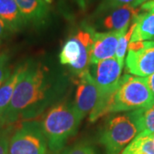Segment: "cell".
<instances>
[{
    "mask_svg": "<svg viewBox=\"0 0 154 154\" xmlns=\"http://www.w3.org/2000/svg\"><path fill=\"white\" fill-rule=\"evenodd\" d=\"M60 92L61 82L47 67L28 63L2 117L7 126L33 120L54 103Z\"/></svg>",
    "mask_w": 154,
    "mask_h": 154,
    "instance_id": "6da1fadb",
    "label": "cell"
},
{
    "mask_svg": "<svg viewBox=\"0 0 154 154\" xmlns=\"http://www.w3.org/2000/svg\"><path fill=\"white\" fill-rule=\"evenodd\" d=\"M82 120L74 104L63 102L53 105L41 122L50 150L60 152L67 140L77 132Z\"/></svg>",
    "mask_w": 154,
    "mask_h": 154,
    "instance_id": "7a4b0ae2",
    "label": "cell"
},
{
    "mask_svg": "<svg viewBox=\"0 0 154 154\" xmlns=\"http://www.w3.org/2000/svg\"><path fill=\"white\" fill-rule=\"evenodd\" d=\"M153 102L146 78L126 74L122 76L116 89L111 113L143 109Z\"/></svg>",
    "mask_w": 154,
    "mask_h": 154,
    "instance_id": "3957f363",
    "label": "cell"
},
{
    "mask_svg": "<svg viewBox=\"0 0 154 154\" xmlns=\"http://www.w3.org/2000/svg\"><path fill=\"white\" fill-rule=\"evenodd\" d=\"M138 134H140L139 128L132 111L108 118L99 136V141L106 154H120Z\"/></svg>",
    "mask_w": 154,
    "mask_h": 154,
    "instance_id": "277c9868",
    "label": "cell"
},
{
    "mask_svg": "<svg viewBox=\"0 0 154 154\" xmlns=\"http://www.w3.org/2000/svg\"><path fill=\"white\" fill-rule=\"evenodd\" d=\"M94 28L82 25L63 45L59 55L61 64L69 65L75 75L88 69L93 45Z\"/></svg>",
    "mask_w": 154,
    "mask_h": 154,
    "instance_id": "5b68a950",
    "label": "cell"
},
{
    "mask_svg": "<svg viewBox=\"0 0 154 154\" xmlns=\"http://www.w3.org/2000/svg\"><path fill=\"white\" fill-rule=\"evenodd\" d=\"M47 146L41 122L24 121L11 135L8 154H46Z\"/></svg>",
    "mask_w": 154,
    "mask_h": 154,
    "instance_id": "8992f818",
    "label": "cell"
},
{
    "mask_svg": "<svg viewBox=\"0 0 154 154\" xmlns=\"http://www.w3.org/2000/svg\"><path fill=\"white\" fill-rule=\"evenodd\" d=\"M126 70L133 75L147 77L154 73V40L130 42L128 48Z\"/></svg>",
    "mask_w": 154,
    "mask_h": 154,
    "instance_id": "52a82bcc",
    "label": "cell"
},
{
    "mask_svg": "<svg viewBox=\"0 0 154 154\" xmlns=\"http://www.w3.org/2000/svg\"><path fill=\"white\" fill-rule=\"evenodd\" d=\"M94 79L99 89V95L115 93L122 78V67L116 57L94 64Z\"/></svg>",
    "mask_w": 154,
    "mask_h": 154,
    "instance_id": "ba28073f",
    "label": "cell"
},
{
    "mask_svg": "<svg viewBox=\"0 0 154 154\" xmlns=\"http://www.w3.org/2000/svg\"><path fill=\"white\" fill-rule=\"evenodd\" d=\"M78 77L79 80L74 105L81 118L83 119L93 110L96 105L99 98V89L88 69L80 73Z\"/></svg>",
    "mask_w": 154,
    "mask_h": 154,
    "instance_id": "9c48e42d",
    "label": "cell"
},
{
    "mask_svg": "<svg viewBox=\"0 0 154 154\" xmlns=\"http://www.w3.org/2000/svg\"><path fill=\"white\" fill-rule=\"evenodd\" d=\"M128 29L122 31L107 32L94 31L93 34V45L90 55V63L96 64L100 61L115 57L119 38L123 33H126Z\"/></svg>",
    "mask_w": 154,
    "mask_h": 154,
    "instance_id": "30bf717a",
    "label": "cell"
},
{
    "mask_svg": "<svg viewBox=\"0 0 154 154\" xmlns=\"http://www.w3.org/2000/svg\"><path fill=\"white\" fill-rule=\"evenodd\" d=\"M139 11V7L134 8L131 5L116 8L105 14V17L100 22V26L107 31H122L128 29Z\"/></svg>",
    "mask_w": 154,
    "mask_h": 154,
    "instance_id": "8fae6325",
    "label": "cell"
},
{
    "mask_svg": "<svg viewBox=\"0 0 154 154\" xmlns=\"http://www.w3.org/2000/svg\"><path fill=\"white\" fill-rule=\"evenodd\" d=\"M15 2L27 25L40 26L47 21L50 15L47 0H15Z\"/></svg>",
    "mask_w": 154,
    "mask_h": 154,
    "instance_id": "7c38bea8",
    "label": "cell"
},
{
    "mask_svg": "<svg viewBox=\"0 0 154 154\" xmlns=\"http://www.w3.org/2000/svg\"><path fill=\"white\" fill-rule=\"evenodd\" d=\"M134 25L130 42L145 41L154 38V12L140 11L133 20Z\"/></svg>",
    "mask_w": 154,
    "mask_h": 154,
    "instance_id": "4fadbf2b",
    "label": "cell"
},
{
    "mask_svg": "<svg viewBox=\"0 0 154 154\" xmlns=\"http://www.w3.org/2000/svg\"><path fill=\"white\" fill-rule=\"evenodd\" d=\"M28 66V63H24L15 69L9 78L0 87V116L4 114L6 108L11 102L17 85L21 80L25 70Z\"/></svg>",
    "mask_w": 154,
    "mask_h": 154,
    "instance_id": "5bb4252c",
    "label": "cell"
},
{
    "mask_svg": "<svg viewBox=\"0 0 154 154\" xmlns=\"http://www.w3.org/2000/svg\"><path fill=\"white\" fill-rule=\"evenodd\" d=\"M0 18L12 32H18L27 25L15 0H0Z\"/></svg>",
    "mask_w": 154,
    "mask_h": 154,
    "instance_id": "9a60e30c",
    "label": "cell"
},
{
    "mask_svg": "<svg viewBox=\"0 0 154 154\" xmlns=\"http://www.w3.org/2000/svg\"><path fill=\"white\" fill-rule=\"evenodd\" d=\"M137 122L139 132L154 133V102L146 108L133 111Z\"/></svg>",
    "mask_w": 154,
    "mask_h": 154,
    "instance_id": "2e32d148",
    "label": "cell"
},
{
    "mask_svg": "<svg viewBox=\"0 0 154 154\" xmlns=\"http://www.w3.org/2000/svg\"><path fill=\"white\" fill-rule=\"evenodd\" d=\"M128 146L131 148L145 152L146 154H154L153 143L149 138L148 133L146 131L138 134L137 136Z\"/></svg>",
    "mask_w": 154,
    "mask_h": 154,
    "instance_id": "e0dca14e",
    "label": "cell"
},
{
    "mask_svg": "<svg viewBox=\"0 0 154 154\" xmlns=\"http://www.w3.org/2000/svg\"><path fill=\"white\" fill-rule=\"evenodd\" d=\"M134 27V25L132 22V24L130 25L128 31L122 35L119 38V41H118V45H117L116 51V57L122 65H123V63H124V57L126 55L127 50L128 48V45L131 40Z\"/></svg>",
    "mask_w": 154,
    "mask_h": 154,
    "instance_id": "ac0fdd59",
    "label": "cell"
},
{
    "mask_svg": "<svg viewBox=\"0 0 154 154\" xmlns=\"http://www.w3.org/2000/svg\"><path fill=\"white\" fill-rule=\"evenodd\" d=\"M134 1L135 0H101L94 14L96 16H102L116 8L132 5Z\"/></svg>",
    "mask_w": 154,
    "mask_h": 154,
    "instance_id": "d6986e66",
    "label": "cell"
},
{
    "mask_svg": "<svg viewBox=\"0 0 154 154\" xmlns=\"http://www.w3.org/2000/svg\"><path fill=\"white\" fill-rule=\"evenodd\" d=\"M59 154H97L94 148L88 144L80 143L74 146L63 149Z\"/></svg>",
    "mask_w": 154,
    "mask_h": 154,
    "instance_id": "ffe728a7",
    "label": "cell"
},
{
    "mask_svg": "<svg viewBox=\"0 0 154 154\" xmlns=\"http://www.w3.org/2000/svg\"><path fill=\"white\" fill-rule=\"evenodd\" d=\"M11 74L10 57L5 53H2L0 54V87L9 78Z\"/></svg>",
    "mask_w": 154,
    "mask_h": 154,
    "instance_id": "44dd1931",
    "label": "cell"
},
{
    "mask_svg": "<svg viewBox=\"0 0 154 154\" xmlns=\"http://www.w3.org/2000/svg\"><path fill=\"white\" fill-rule=\"evenodd\" d=\"M12 127L9 126L5 133L0 135V154H8L9 151V144L11 139V132Z\"/></svg>",
    "mask_w": 154,
    "mask_h": 154,
    "instance_id": "7402d4cb",
    "label": "cell"
},
{
    "mask_svg": "<svg viewBox=\"0 0 154 154\" xmlns=\"http://www.w3.org/2000/svg\"><path fill=\"white\" fill-rule=\"evenodd\" d=\"M11 33H12V31L11 30V28H9V26L0 18V44Z\"/></svg>",
    "mask_w": 154,
    "mask_h": 154,
    "instance_id": "603a6c76",
    "label": "cell"
},
{
    "mask_svg": "<svg viewBox=\"0 0 154 154\" xmlns=\"http://www.w3.org/2000/svg\"><path fill=\"white\" fill-rule=\"evenodd\" d=\"M139 8L140 11H151L154 12V0L144 3L143 5L140 6Z\"/></svg>",
    "mask_w": 154,
    "mask_h": 154,
    "instance_id": "cb8c5ba5",
    "label": "cell"
},
{
    "mask_svg": "<svg viewBox=\"0 0 154 154\" xmlns=\"http://www.w3.org/2000/svg\"><path fill=\"white\" fill-rule=\"evenodd\" d=\"M145 78H146V81L149 89H150V91H151V93H152L154 98V73L152 75H151L147 77H145Z\"/></svg>",
    "mask_w": 154,
    "mask_h": 154,
    "instance_id": "d4e9b609",
    "label": "cell"
},
{
    "mask_svg": "<svg viewBox=\"0 0 154 154\" xmlns=\"http://www.w3.org/2000/svg\"><path fill=\"white\" fill-rule=\"evenodd\" d=\"M122 154H146L145 152H142L140 151H138V150H135V149L131 148L130 146H127L126 148L123 150L122 153Z\"/></svg>",
    "mask_w": 154,
    "mask_h": 154,
    "instance_id": "484cf974",
    "label": "cell"
},
{
    "mask_svg": "<svg viewBox=\"0 0 154 154\" xmlns=\"http://www.w3.org/2000/svg\"><path fill=\"white\" fill-rule=\"evenodd\" d=\"M9 126H7L5 124V122L4 121V119H3V117H2V116H0V135L1 134H3L5 131L6 129H7V128Z\"/></svg>",
    "mask_w": 154,
    "mask_h": 154,
    "instance_id": "4316f807",
    "label": "cell"
},
{
    "mask_svg": "<svg viewBox=\"0 0 154 154\" xmlns=\"http://www.w3.org/2000/svg\"><path fill=\"white\" fill-rule=\"evenodd\" d=\"M148 1H152V0H135L131 5L133 7H134V8H138V7H140V5H142L144 3L148 2Z\"/></svg>",
    "mask_w": 154,
    "mask_h": 154,
    "instance_id": "83f0119b",
    "label": "cell"
},
{
    "mask_svg": "<svg viewBox=\"0 0 154 154\" xmlns=\"http://www.w3.org/2000/svg\"><path fill=\"white\" fill-rule=\"evenodd\" d=\"M76 2V4L78 6L82 9V10H85L86 9V6H87V2L86 0H75Z\"/></svg>",
    "mask_w": 154,
    "mask_h": 154,
    "instance_id": "f1b7e54d",
    "label": "cell"
},
{
    "mask_svg": "<svg viewBox=\"0 0 154 154\" xmlns=\"http://www.w3.org/2000/svg\"><path fill=\"white\" fill-rule=\"evenodd\" d=\"M148 133V136L149 138L151 139V140L152 141V143H153V146H154V133Z\"/></svg>",
    "mask_w": 154,
    "mask_h": 154,
    "instance_id": "f546056e",
    "label": "cell"
}]
</instances>
